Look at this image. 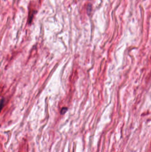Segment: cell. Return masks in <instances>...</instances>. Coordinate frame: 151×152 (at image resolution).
<instances>
[{"mask_svg":"<svg viewBox=\"0 0 151 152\" xmlns=\"http://www.w3.org/2000/svg\"><path fill=\"white\" fill-rule=\"evenodd\" d=\"M67 108H66V107L63 108L61 110V114H65V113L66 112V111H67Z\"/></svg>","mask_w":151,"mask_h":152,"instance_id":"6da1fadb","label":"cell"}]
</instances>
